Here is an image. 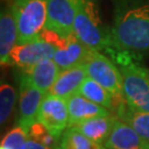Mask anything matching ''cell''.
Listing matches in <instances>:
<instances>
[{"label":"cell","instance_id":"obj_22","mask_svg":"<svg viewBox=\"0 0 149 149\" xmlns=\"http://www.w3.org/2000/svg\"><path fill=\"white\" fill-rule=\"evenodd\" d=\"M27 140L28 132L21 126L17 125L2 138L0 149H26Z\"/></svg>","mask_w":149,"mask_h":149},{"label":"cell","instance_id":"obj_8","mask_svg":"<svg viewBox=\"0 0 149 149\" xmlns=\"http://www.w3.org/2000/svg\"><path fill=\"white\" fill-rule=\"evenodd\" d=\"M38 120L58 136H62L64 130L69 127L66 100L45 94L38 113Z\"/></svg>","mask_w":149,"mask_h":149},{"label":"cell","instance_id":"obj_14","mask_svg":"<svg viewBox=\"0 0 149 149\" xmlns=\"http://www.w3.org/2000/svg\"><path fill=\"white\" fill-rule=\"evenodd\" d=\"M66 104L69 111V126L97 116L111 115L108 108L87 100L79 93L66 98Z\"/></svg>","mask_w":149,"mask_h":149},{"label":"cell","instance_id":"obj_7","mask_svg":"<svg viewBox=\"0 0 149 149\" xmlns=\"http://www.w3.org/2000/svg\"><path fill=\"white\" fill-rule=\"evenodd\" d=\"M82 0H48L45 29L66 38L73 33V23Z\"/></svg>","mask_w":149,"mask_h":149},{"label":"cell","instance_id":"obj_18","mask_svg":"<svg viewBox=\"0 0 149 149\" xmlns=\"http://www.w3.org/2000/svg\"><path fill=\"white\" fill-rule=\"evenodd\" d=\"M77 93L98 105L106 107L111 112L115 108V105L118 104V100L113 96L109 91L88 76L82 83Z\"/></svg>","mask_w":149,"mask_h":149},{"label":"cell","instance_id":"obj_13","mask_svg":"<svg viewBox=\"0 0 149 149\" xmlns=\"http://www.w3.org/2000/svg\"><path fill=\"white\" fill-rule=\"evenodd\" d=\"M86 77L87 73L83 64L63 70L60 72L59 76L56 77L54 84L47 94L66 100L79 92L82 83Z\"/></svg>","mask_w":149,"mask_h":149},{"label":"cell","instance_id":"obj_6","mask_svg":"<svg viewBox=\"0 0 149 149\" xmlns=\"http://www.w3.org/2000/svg\"><path fill=\"white\" fill-rule=\"evenodd\" d=\"M83 65L88 77L104 86L118 101L124 100L120 71L111 58L103 52L92 50Z\"/></svg>","mask_w":149,"mask_h":149},{"label":"cell","instance_id":"obj_5","mask_svg":"<svg viewBox=\"0 0 149 149\" xmlns=\"http://www.w3.org/2000/svg\"><path fill=\"white\" fill-rule=\"evenodd\" d=\"M59 37V34L44 29L37 39L30 42L17 44L10 54L11 65H15L24 72L41 60L53 59L55 42Z\"/></svg>","mask_w":149,"mask_h":149},{"label":"cell","instance_id":"obj_21","mask_svg":"<svg viewBox=\"0 0 149 149\" xmlns=\"http://www.w3.org/2000/svg\"><path fill=\"white\" fill-rule=\"evenodd\" d=\"M28 136L31 138L36 139L38 141L42 143L45 146L52 147V148H58L61 136H58L56 134L51 132L48 127H45L41 122H34L31 125V127L28 130Z\"/></svg>","mask_w":149,"mask_h":149},{"label":"cell","instance_id":"obj_12","mask_svg":"<svg viewBox=\"0 0 149 149\" xmlns=\"http://www.w3.org/2000/svg\"><path fill=\"white\" fill-rule=\"evenodd\" d=\"M104 146L107 149H149V144L128 124L117 117Z\"/></svg>","mask_w":149,"mask_h":149},{"label":"cell","instance_id":"obj_20","mask_svg":"<svg viewBox=\"0 0 149 149\" xmlns=\"http://www.w3.org/2000/svg\"><path fill=\"white\" fill-rule=\"evenodd\" d=\"M17 92L8 82H1L0 86V124L3 126L11 116L16 104Z\"/></svg>","mask_w":149,"mask_h":149},{"label":"cell","instance_id":"obj_3","mask_svg":"<svg viewBox=\"0 0 149 149\" xmlns=\"http://www.w3.org/2000/svg\"><path fill=\"white\" fill-rule=\"evenodd\" d=\"M73 32L90 50L107 54L113 49L111 30L102 22L97 0H82L73 23Z\"/></svg>","mask_w":149,"mask_h":149},{"label":"cell","instance_id":"obj_4","mask_svg":"<svg viewBox=\"0 0 149 149\" xmlns=\"http://www.w3.org/2000/svg\"><path fill=\"white\" fill-rule=\"evenodd\" d=\"M18 28V44L37 39L47 26L48 0H13Z\"/></svg>","mask_w":149,"mask_h":149},{"label":"cell","instance_id":"obj_11","mask_svg":"<svg viewBox=\"0 0 149 149\" xmlns=\"http://www.w3.org/2000/svg\"><path fill=\"white\" fill-rule=\"evenodd\" d=\"M18 44V28L12 5L7 6L0 15V62L10 65V54Z\"/></svg>","mask_w":149,"mask_h":149},{"label":"cell","instance_id":"obj_1","mask_svg":"<svg viewBox=\"0 0 149 149\" xmlns=\"http://www.w3.org/2000/svg\"><path fill=\"white\" fill-rule=\"evenodd\" d=\"M113 49L149 53V0H113Z\"/></svg>","mask_w":149,"mask_h":149},{"label":"cell","instance_id":"obj_23","mask_svg":"<svg viewBox=\"0 0 149 149\" xmlns=\"http://www.w3.org/2000/svg\"><path fill=\"white\" fill-rule=\"evenodd\" d=\"M26 149H58V148H52V147L45 146V145L42 144V143H40V141H38L36 139H33L28 136Z\"/></svg>","mask_w":149,"mask_h":149},{"label":"cell","instance_id":"obj_16","mask_svg":"<svg viewBox=\"0 0 149 149\" xmlns=\"http://www.w3.org/2000/svg\"><path fill=\"white\" fill-rule=\"evenodd\" d=\"M60 72L61 69L53 59H44L34 64L31 69L24 71L23 74L27 75L37 88L47 94L59 76Z\"/></svg>","mask_w":149,"mask_h":149},{"label":"cell","instance_id":"obj_15","mask_svg":"<svg viewBox=\"0 0 149 149\" xmlns=\"http://www.w3.org/2000/svg\"><path fill=\"white\" fill-rule=\"evenodd\" d=\"M116 119L117 116H113L112 114L107 116H97L74 124L68 128L73 129L96 143L104 145L107 137L112 132Z\"/></svg>","mask_w":149,"mask_h":149},{"label":"cell","instance_id":"obj_17","mask_svg":"<svg viewBox=\"0 0 149 149\" xmlns=\"http://www.w3.org/2000/svg\"><path fill=\"white\" fill-rule=\"evenodd\" d=\"M116 116L133 127L145 141L149 144V112L137 111L122 100L115 108Z\"/></svg>","mask_w":149,"mask_h":149},{"label":"cell","instance_id":"obj_10","mask_svg":"<svg viewBox=\"0 0 149 149\" xmlns=\"http://www.w3.org/2000/svg\"><path fill=\"white\" fill-rule=\"evenodd\" d=\"M92 50L84 45L74 34L69 37H59L55 42V52L53 55L54 62L59 65L61 71L76 65H80L85 62L88 54Z\"/></svg>","mask_w":149,"mask_h":149},{"label":"cell","instance_id":"obj_19","mask_svg":"<svg viewBox=\"0 0 149 149\" xmlns=\"http://www.w3.org/2000/svg\"><path fill=\"white\" fill-rule=\"evenodd\" d=\"M60 149H107L103 144L81 135L71 128H66L61 136L59 143Z\"/></svg>","mask_w":149,"mask_h":149},{"label":"cell","instance_id":"obj_9","mask_svg":"<svg viewBox=\"0 0 149 149\" xmlns=\"http://www.w3.org/2000/svg\"><path fill=\"white\" fill-rule=\"evenodd\" d=\"M44 93L32 84L27 75L22 74L20 80L19 119L18 125L29 130L31 125L38 120V113L44 97Z\"/></svg>","mask_w":149,"mask_h":149},{"label":"cell","instance_id":"obj_24","mask_svg":"<svg viewBox=\"0 0 149 149\" xmlns=\"http://www.w3.org/2000/svg\"><path fill=\"white\" fill-rule=\"evenodd\" d=\"M58 149H60V148H59V147H58Z\"/></svg>","mask_w":149,"mask_h":149},{"label":"cell","instance_id":"obj_2","mask_svg":"<svg viewBox=\"0 0 149 149\" xmlns=\"http://www.w3.org/2000/svg\"><path fill=\"white\" fill-rule=\"evenodd\" d=\"M106 55L120 71L124 101L137 111L149 112V71L139 62L138 55L118 49L111 50Z\"/></svg>","mask_w":149,"mask_h":149}]
</instances>
